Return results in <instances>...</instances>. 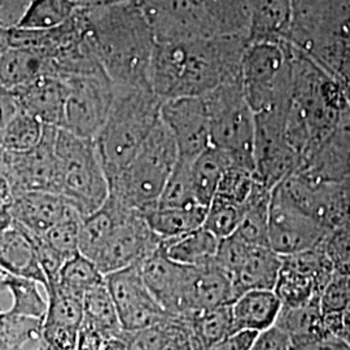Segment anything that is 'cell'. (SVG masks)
<instances>
[{
  "label": "cell",
  "instance_id": "cell-1",
  "mask_svg": "<svg viewBox=\"0 0 350 350\" xmlns=\"http://www.w3.org/2000/svg\"><path fill=\"white\" fill-rule=\"evenodd\" d=\"M247 36H213L156 43L150 85L163 101L201 98L214 88L240 81Z\"/></svg>",
  "mask_w": 350,
  "mask_h": 350
},
{
  "label": "cell",
  "instance_id": "cell-2",
  "mask_svg": "<svg viewBox=\"0 0 350 350\" xmlns=\"http://www.w3.org/2000/svg\"><path fill=\"white\" fill-rule=\"evenodd\" d=\"M81 10L91 49L113 85L150 88L156 38L139 0H114Z\"/></svg>",
  "mask_w": 350,
  "mask_h": 350
},
{
  "label": "cell",
  "instance_id": "cell-3",
  "mask_svg": "<svg viewBox=\"0 0 350 350\" xmlns=\"http://www.w3.org/2000/svg\"><path fill=\"white\" fill-rule=\"evenodd\" d=\"M113 88L111 111L94 139L108 182L135 156L160 121L163 104L150 88Z\"/></svg>",
  "mask_w": 350,
  "mask_h": 350
},
{
  "label": "cell",
  "instance_id": "cell-4",
  "mask_svg": "<svg viewBox=\"0 0 350 350\" xmlns=\"http://www.w3.org/2000/svg\"><path fill=\"white\" fill-rule=\"evenodd\" d=\"M178 157L174 138L160 117L131 161L108 182L109 198L142 215L156 208Z\"/></svg>",
  "mask_w": 350,
  "mask_h": 350
},
{
  "label": "cell",
  "instance_id": "cell-5",
  "mask_svg": "<svg viewBox=\"0 0 350 350\" xmlns=\"http://www.w3.org/2000/svg\"><path fill=\"white\" fill-rule=\"evenodd\" d=\"M55 154V193L82 218L100 209L109 196V186L94 139L81 138L57 129Z\"/></svg>",
  "mask_w": 350,
  "mask_h": 350
},
{
  "label": "cell",
  "instance_id": "cell-6",
  "mask_svg": "<svg viewBox=\"0 0 350 350\" xmlns=\"http://www.w3.org/2000/svg\"><path fill=\"white\" fill-rule=\"evenodd\" d=\"M201 98L209 120L211 147L225 152L235 166L256 174V120L241 81L221 85Z\"/></svg>",
  "mask_w": 350,
  "mask_h": 350
},
{
  "label": "cell",
  "instance_id": "cell-7",
  "mask_svg": "<svg viewBox=\"0 0 350 350\" xmlns=\"http://www.w3.org/2000/svg\"><path fill=\"white\" fill-rule=\"evenodd\" d=\"M240 81L254 114L288 109L292 95L291 44L248 43L241 62Z\"/></svg>",
  "mask_w": 350,
  "mask_h": 350
},
{
  "label": "cell",
  "instance_id": "cell-8",
  "mask_svg": "<svg viewBox=\"0 0 350 350\" xmlns=\"http://www.w3.org/2000/svg\"><path fill=\"white\" fill-rule=\"evenodd\" d=\"M66 101L64 130L77 137L95 139L111 111L114 88L104 72L64 78Z\"/></svg>",
  "mask_w": 350,
  "mask_h": 350
},
{
  "label": "cell",
  "instance_id": "cell-9",
  "mask_svg": "<svg viewBox=\"0 0 350 350\" xmlns=\"http://www.w3.org/2000/svg\"><path fill=\"white\" fill-rule=\"evenodd\" d=\"M329 230L291 200L280 185L271 189L269 248L280 257L296 256L323 244Z\"/></svg>",
  "mask_w": 350,
  "mask_h": 350
},
{
  "label": "cell",
  "instance_id": "cell-10",
  "mask_svg": "<svg viewBox=\"0 0 350 350\" xmlns=\"http://www.w3.org/2000/svg\"><path fill=\"white\" fill-rule=\"evenodd\" d=\"M156 43L218 36L204 0H139Z\"/></svg>",
  "mask_w": 350,
  "mask_h": 350
},
{
  "label": "cell",
  "instance_id": "cell-11",
  "mask_svg": "<svg viewBox=\"0 0 350 350\" xmlns=\"http://www.w3.org/2000/svg\"><path fill=\"white\" fill-rule=\"evenodd\" d=\"M161 244L144 217L134 211H125L94 262L103 275L138 266Z\"/></svg>",
  "mask_w": 350,
  "mask_h": 350
},
{
  "label": "cell",
  "instance_id": "cell-12",
  "mask_svg": "<svg viewBox=\"0 0 350 350\" xmlns=\"http://www.w3.org/2000/svg\"><path fill=\"white\" fill-rule=\"evenodd\" d=\"M104 282L117 308L122 331L133 332L159 325L173 315L153 299L139 265L107 274Z\"/></svg>",
  "mask_w": 350,
  "mask_h": 350
},
{
  "label": "cell",
  "instance_id": "cell-13",
  "mask_svg": "<svg viewBox=\"0 0 350 350\" xmlns=\"http://www.w3.org/2000/svg\"><path fill=\"white\" fill-rule=\"evenodd\" d=\"M161 121L174 138L178 159L192 163L211 147L209 120L202 98L163 101Z\"/></svg>",
  "mask_w": 350,
  "mask_h": 350
},
{
  "label": "cell",
  "instance_id": "cell-14",
  "mask_svg": "<svg viewBox=\"0 0 350 350\" xmlns=\"http://www.w3.org/2000/svg\"><path fill=\"white\" fill-rule=\"evenodd\" d=\"M57 127L44 126V134L36 148L24 153H8L11 196L26 191L55 193L57 163L55 138Z\"/></svg>",
  "mask_w": 350,
  "mask_h": 350
},
{
  "label": "cell",
  "instance_id": "cell-15",
  "mask_svg": "<svg viewBox=\"0 0 350 350\" xmlns=\"http://www.w3.org/2000/svg\"><path fill=\"white\" fill-rule=\"evenodd\" d=\"M317 183L342 185L350 180V104L321 147L297 170Z\"/></svg>",
  "mask_w": 350,
  "mask_h": 350
},
{
  "label": "cell",
  "instance_id": "cell-16",
  "mask_svg": "<svg viewBox=\"0 0 350 350\" xmlns=\"http://www.w3.org/2000/svg\"><path fill=\"white\" fill-rule=\"evenodd\" d=\"M140 274L153 299L173 315L186 314V287L191 266L172 261L161 244L139 265Z\"/></svg>",
  "mask_w": 350,
  "mask_h": 350
},
{
  "label": "cell",
  "instance_id": "cell-17",
  "mask_svg": "<svg viewBox=\"0 0 350 350\" xmlns=\"http://www.w3.org/2000/svg\"><path fill=\"white\" fill-rule=\"evenodd\" d=\"M70 206L59 195L47 191H26L12 196L8 212L13 225L30 234L43 235L56 225Z\"/></svg>",
  "mask_w": 350,
  "mask_h": 350
},
{
  "label": "cell",
  "instance_id": "cell-18",
  "mask_svg": "<svg viewBox=\"0 0 350 350\" xmlns=\"http://www.w3.org/2000/svg\"><path fill=\"white\" fill-rule=\"evenodd\" d=\"M235 292L231 278L215 263L191 267L186 287V314L200 313L235 301Z\"/></svg>",
  "mask_w": 350,
  "mask_h": 350
},
{
  "label": "cell",
  "instance_id": "cell-19",
  "mask_svg": "<svg viewBox=\"0 0 350 350\" xmlns=\"http://www.w3.org/2000/svg\"><path fill=\"white\" fill-rule=\"evenodd\" d=\"M12 92L20 108L36 117L40 124L63 127L68 94L64 78L44 75Z\"/></svg>",
  "mask_w": 350,
  "mask_h": 350
},
{
  "label": "cell",
  "instance_id": "cell-20",
  "mask_svg": "<svg viewBox=\"0 0 350 350\" xmlns=\"http://www.w3.org/2000/svg\"><path fill=\"white\" fill-rule=\"evenodd\" d=\"M0 269L13 276L26 278L46 289L47 279L39 265L37 253L25 231L13 225L0 234Z\"/></svg>",
  "mask_w": 350,
  "mask_h": 350
},
{
  "label": "cell",
  "instance_id": "cell-21",
  "mask_svg": "<svg viewBox=\"0 0 350 350\" xmlns=\"http://www.w3.org/2000/svg\"><path fill=\"white\" fill-rule=\"evenodd\" d=\"M283 265V257L269 247L250 245L244 258L231 276L235 297L247 291H274ZM235 299V300H237Z\"/></svg>",
  "mask_w": 350,
  "mask_h": 350
},
{
  "label": "cell",
  "instance_id": "cell-22",
  "mask_svg": "<svg viewBox=\"0 0 350 350\" xmlns=\"http://www.w3.org/2000/svg\"><path fill=\"white\" fill-rule=\"evenodd\" d=\"M280 309L282 302L274 291H247L231 304L234 331H265L275 325Z\"/></svg>",
  "mask_w": 350,
  "mask_h": 350
},
{
  "label": "cell",
  "instance_id": "cell-23",
  "mask_svg": "<svg viewBox=\"0 0 350 350\" xmlns=\"http://www.w3.org/2000/svg\"><path fill=\"white\" fill-rule=\"evenodd\" d=\"M248 42H286L292 21V0H250Z\"/></svg>",
  "mask_w": 350,
  "mask_h": 350
},
{
  "label": "cell",
  "instance_id": "cell-24",
  "mask_svg": "<svg viewBox=\"0 0 350 350\" xmlns=\"http://www.w3.org/2000/svg\"><path fill=\"white\" fill-rule=\"evenodd\" d=\"M53 75L49 59L36 49L11 46L0 57V85L14 91L40 77Z\"/></svg>",
  "mask_w": 350,
  "mask_h": 350
},
{
  "label": "cell",
  "instance_id": "cell-25",
  "mask_svg": "<svg viewBox=\"0 0 350 350\" xmlns=\"http://www.w3.org/2000/svg\"><path fill=\"white\" fill-rule=\"evenodd\" d=\"M271 189L257 179L243 204V217L235 237L250 245L269 247V206Z\"/></svg>",
  "mask_w": 350,
  "mask_h": 350
},
{
  "label": "cell",
  "instance_id": "cell-26",
  "mask_svg": "<svg viewBox=\"0 0 350 350\" xmlns=\"http://www.w3.org/2000/svg\"><path fill=\"white\" fill-rule=\"evenodd\" d=\"M125 211L126 208L108 196L100 209L83 217L79 230V254L94 262Z\"/></svg>",
  "mask_w": 350,
  "mask_h": 350
},
{
  "label": "cell",
  "instance_id": "cell-27",
  "mask_svg": "<svg viewBox=\"0 0 350 350\" xmlns=\"http://www.w3.org/2000/svg\"><path fill=\"white\" fill-rule=\"evenodd\" d=\"M206 209L200 205L187 208H153L143 217L150 230L161 239L179 238L204 225Z\"/></svg>",
  "mask_w": 350,
  "mask_h": 350
},
{
  "label": "cell",
  "instance_id": "cell-28",
  "mask_svg": "<svg viewBox=\"0 0 350 350\" xmlns=\"http://www.w3.org/2000/svg\"><path fill=\"white\" fill-rule=\"evenodd\" d=\"M218 244L219 240L204 227L179 238L161 240V248L172 261L191 267L212 262Z\"/></svg>",
  "mask_w": 350,
  "mask_h": 350
},
{
  "label": "cell",
  "instance_id": "cell-29",
  "mask_svg": "<svg viewBox=\"0 0 350 350\" xmlns=\"http://www.w3.org/2000/svg\"><path fill=\"white\" fill-rule=\"evenodd\" d=\"M234 163L225 152L209 147L191 163V174L198 205L208 209L226 170Z\"/></svg>",
  "mask_w": 350,
  "mask_h": 350
},
{
  "label": "cell",
  "instance_id": "cell-30",
  "mask_svg": "<svg viewBox=\"0 0 350 350\" xmlns=\"http://www.w3.org/2000/svg\"><path fill=\"white\" fill-rule=\"evenodd\" d=\"M39 286L34 280L4 273L0 276V292L7 291L11 296V306L5 312L43 321L47 312V297L39 291Z\"/></svg>",
  "mask_w": 350,
  "mask_h": 350
},
{
  "label": "cell",
  "instance_id": "cell-31",
  "mask_svg": "<svg viewBox=\"0 0 350 350\" xmlns=\"http://www.w3.org/2000/svg\"><path fill=\"white\" fill-rule=\"evenodd\" d=\"M183 318L188 322L192 340L208 350L235 332L231 305L218 306Z\"/></svg>",
  "mask_w": 350,
  "mask_h": 350
},
{
  "label": "cell",
  "instance_id": "cell-32",
  "mask_svg": "<svg viewBox=\"0 0 350 350\" xmlns=\"http://www.w3.org/2000/svg\"><path fill=\"white\" fill-rule=\"evenodd\" d=\"M83 314V321L98 328L105 338L122 332L117 308L105 282H101L85 295Z\"/></svg>",
  "mask_w": 350,
  "mask_h": 350
},
{
  "label": "cell",
  "instance_id": "cell-33",
  "mask_svg": "<svg viewBox=\"0 0 350 350\" xmlns=\"http://www.w3.org/2000/svg\"><path fill=\"white\" fill-rule=\"evenodd\" d=\"M218 36H247L250 30V0H204Z\"/></svg>",
  "mask_w": 350,
  "mask_h": 350
},
{
  "label": "cell",
  "instance_id": "cell-34",
  "mask_svg": "<svg viewBox=\"0 0 350 350\" xmlns=\"http://www.w3.org/2000/svg\"><path fill=\"white\" fill-rule=\"evenodd\" d=\"M79 8L75 0H33L14 27L24 30H50L63 25Z\"/></svg>",
  "mask_w": 350,
  "mask_h": 350
},
{
  "label": "cell",
  "instance_id": "cell-35",
  "mask_svg": "<svg viewBox=\"0 0 350 350\" xmlns=\"http://www.w3.org/2000/svg\"><path fill=\"white\" fill-rule=\"evenodd\" d=\"M101 282H104V275L99 271L95 262L82 254H77L64 263L56 280L52 283L83 299L90 289L100 284Z\"/></svg>",
  "mask_w": 350,
  "mask_h": 350
},
{
  "label": "cell",
  "instance_id": "cell-36",
  "mask_svg": "<svg viewBox=\"0 0 350 350\" xmlns=\"http://www.w3.org/2000/svg\"><path fill=\"white\" fill-rule=\"evenodd\" d=\"M46 291L47 312L43 323L79 328L83 322V299L64 291L56 284H49Z\"/></svg>",
  "mask_w": 350,
  "mask_h": 350
},
{
  "label": "cell",
  "instance_id": "cell-37",
  "mask_svg": "<svg viewBox=\"0 0 350 350\" xmlns=\"http://www.w3.org/2000/svg\"><path fill=\"white\" fill-rule=\"evenodd\" d=\"M43 134L44 125L20 108L5 127L0 146L7 152L24 153L36 148L43 138Z\"/></svg>",
  "mask_w": 350,
  "mask_h": 350
},
{
  "label": "cell",
  "instance_id": "cell-38",
  "mask_svg": "<svg viewBox=\"0 0 350 350\" xmlns=\"http://www.w3.org/2000/svg\"><path fill=\"white\" fill-rule=\"evenodd\" d=\"M191 163L178 159L157 201V208H187L198 205L192 185Z\"/></svg>",
  "mask_w": 350,
  "mask_h": 350
},
{
  "label": "cell",
  "instance_id": "cell-39",
  "mask_svg": "<svg viewBox=\"0 0 350 350\" xmlns=\"http://www.w3.org/2000/svg\"><path fill=\"white\" fill-rule=\"evenodd\" d=\"M183 323V317L172 315L163 323L133 332L124 331V335L130 350H163Z\"/></svg>",
  "mask_w": 350,
  "mask_h": 350
},
{
  "label": "cell",
  "instance_id": "cell-40",
  "mask_svg": "<svg viewBox=\"0 0 350 350\" xmlns=\"http://www.w3.org/2000/svg\"><path fill=\"white\" fill-rule=\"evenodd\" d=\"M82 217L70 208L63 218L43 234L51 247L68 261L79 254V230Z\"/></svg>",
  "mask_w": 350,
  "mask_h": 350
},
{
  "label": "cell",
  "instance_id": "cell-41",
  "mask_svg": "<svg viewBox=\"0 0 350 350\" xmlns=\"http://www.w3.org/2000/svg\"><path fill=\"white\" fill-rule=\"evenodd\" d=\"M243 217V206L221 199H213L209 204L202 227L218 240L235 234Z\"/></svg>",
  "mask_w": 350,
  "mask_h": 350
},
{
  "label": "cell",
  "instance_id": "cell-42",
  "mask_svg": "<svg viewBox=\"0 0 350 350\" xmlns=\"http://www.w3.org/2000/svg\"><path fill=\"white\" fill-rule=\"evenodd\" d=\"M257 179L254 173L232 165L226 170L214 198L243 206Z\"/></svg>",
  "mask_w": 350,
  "mask_h": 350
},
{
  "label": "cell",
  "instance_id": "cell-43",
  "mask_svg": "<svg viewBox=\"0 0 350 350\" xmlns=\"http://www.w3.org/2000/svg\"><path fill=\"white\" fill-rule=\"evenodd\" d=\"M250 350H292V341L284 329L274 325L257 334Z\"/></svg>",
  "mask_w": 350,
  "mask_h": 350
},
{
  "label": "cell",
  "instance_id": "cell-44",
  "mask_svg": "<svg viewBox=\"0 0 350 350\" xmlns=\"http://www.w3.org/2000/svg\"><path fill=\"white\" fill-rule=\"evenodd\" d=\"M33 0H0V25L11 29L17 26Z\"/></svg>",
  "mask_w": 350,
  "mask_h": 350
},
{
  "label": "cell",
  "instance_id": "cell-45",
  "mask_svg": "<svg viewBox=\"0 0 350 350\" xmlns=\"http://www.w3.org/2000/svg\"><path fill=\"white\" fill-rule=\"evenodd\" d=\"M258 332L254 331H237L232 335L214 344L209 350H250Z\"/></svg>",
  "mask_w": 350,
  "mask_h": 350
},
{
  "label": "cell",
  "instance_id": "cell-46",
  "mask_svg": "<svg viewBox=\"0 0 350 350\" xmlns=\"http://www.w3.org/2000/svg\"><path fill=\"white\" fill-rule=\"evenodd\" d=\"M104 340L105 338L98 328L83 321L78 329L75 350H101Z\"/></svg>",
  "mask_w": 350,
  "mask_h": 350
},
{
  "label": "cell",
  "instance_id": "cell-47",
  "mask_svg": "<svg viewBox=\"0 0 350 350\" xmlns=\"http://www.w3.org/2000/svg\"><path fill=\"white\" fill-rule=\"evenodd\" d=\"M18 109L20 105L14 94L0 85V142L5 127L11 122L14 114L18 112Z\"/></svg>",
  "mask_w": 350,
  "mask_h": 350
},
{
  "label": "cell",
  "instance_id": "cell-48",
  "mask_svg": "<svg viewBox=\"0 0 350 350\" xmlns=\"http://www.w3.org/2000/svg\"><path fill=\"white\" fill-rule=\"evenodd\" d=\"M292 350H350V345L338 335L328 334L313 341L292 345Z\"/></svg>",
  "mask_w": 350,
  "mask_h": 350
},
{
  "label": "cell",
  "instance_id": "cell-49",
  "mask_svg": "<svg viewBox=\"0 0 350 350\" xmlns=\"http://www.w3.org/2000/svg\"><path fill=\"white\" fill-rule=\"evenodd\" d=\"M163 350H193L191 331L186 319L185 323L175 332L174 336L166 344Z\"/></svg>",
  "mask_w": 350,
  "mask_h": 350
},
{
  "label": "cell",
  "instance_id": "cell-50",
  "mask_svg": "<svg viewBox=\"0 0 350 350\" xmlns=\"http://www.w3.org/2000/svg\"><path fill=\"white\" fill-rule=\"evenodd\" d=\"M0 192L11 196L10 189V163L8 153L0 146ZM12 198V196H11Z\"/></svg>",
  "mask_w": 350,
  "mask_h": 350
},
{
  "label": "cell",
  "instance_id": "cell-51",
  "mask_svg": "<svg viewBox=\"0 0 350 350\" xmlns=\"http://www.w3.org/2000/svg\"><path fill=\"white\" fill-rule=\"evenodd\" d=\"M101 350H130L127 340L124 335V331L120 335L105 338Z\"/></svg>",
  "mask_w": 350,
  "mask_h": 350
},
{
  "label": "cell",
  "instance_id": "cell-52",
  "mask_svg": "<svg viewBox=\"0 0 350 350\" xmlns=\"http://www.w3.org/2000/svg\"><path fill=\"white\" fill-rule=\"evenodd\" d=\"M11 47L10 43V29L0 25V57L3 56V53Z\"/></svg>",
  "mask_w": 350,
  "mask_h": 350
},
{
  "label": "cell",
  "instance_id": "cell-53",
  "mask_svg": "<svg viewBox=\"0 0 350 350\" xmlns=\"http://www.w3.org/2000/svg\"><path fill=\"white\" fill-rule=\"evenodd\" d=\"M11 226H12V218L10 215V212L8 211L0 212V234Z\"/></svg>",
  "mask_w": 350,
  "mask_h": 350
},
{
  "label": "cell",
  "instance_id": "cell-54",
  "mask_svg": "<svg viewBox=\"0 0 350 350\" xmlns=\"http://www.w3.org/2000/svg\"><path fill=\"white\" fill-rule=\"evenodd\" d=\"M75 3L81 7H91V5H96V4H103V3H109V1H114V0H75Z\"/></svg>",
  "mask_w": 350,
  "mask_h": 350
},
{
  "label": "cell",
  "instance_id": "cell-55",
  "mask_svg": "<svg viewBox=\"0 0 350 350\" xmlns=\"http://www.w3.org/2000/svg\"><path fill=\"white\" fill-rule=\"evenodd\" d=\"M11 200H12V198H11L10 195L0 192V212L8 211L10 204H11Z\"/></svg>",
  "mask_w": 350,
  "mask_h": 350
},
{
  "label": "cell",
  "instance_id": "cell-56",
  "mask_svg": "<svg viewBox=\"0 0 350 350\" xmlns=\"http://www.w3.org/2000/svg\"><path fill=\"white\" fill-rule=\"evenodd\" d=\"M3 274H4V271L0 269V276L3 275Z\"/></svg>",
  "mask_w": 350,
  "mask_h": 350
}]
</instances>
